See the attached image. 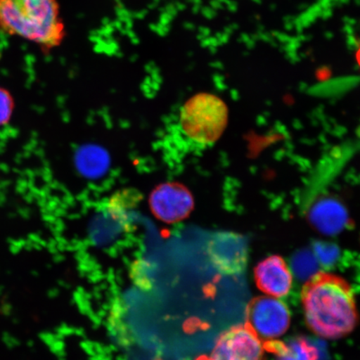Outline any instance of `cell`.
Returning a JSON list of instances; mask_svg holds the SVG:
<instances>
[{"label":"cell","instance_id":"6da1fadb","mask_svg":"<svg viewBox=\"0 0 360 360\" xmlns=\"http://www.w3.org/2000/svg\"><path fill=\"white\" fill-rule=\"evenodd\" d=\"M301 299L306 323L319 336L340 339L357 326L354 292L343 278L330 273L315 274L305 283Z\"/></svg>","mask_w":360,"mask_h":360},{"label":"cell","instance_id":"7a4b0ae2","mask_svg":"<svg viewBox=\"0 0 360 360\" xmlns=\"http://www.w3.org/2000/svg\"><path fill=\"white\" fill-rule=\"evenodd\" d=\"M0 32L51 49L66 31L58 0H0Z\"/></svg>","mask_w":360,"mask_h":360},{"label":"cell","instance_id":"3957f363","mask_svg":"<svg viewBox=\"0 0 360 360\" xmlns=\"http://www.w3.org/2000/svg\"><path fill=\"white\" fill-rule=\"evenodd\" d=\"M228 108L221 98L209 93L195 94L181 108L179 128L197 146L214 145L228 123Z\"/></svg>","mask_w":360,"mask_h":360},{"label":"cell","instance_id":"277c9868","mask_svg":"<svg viewBox=\"0 0 360 360\" xmlns=\"http://www.w3.org/2000/svg\"><path fill=\"white\" fill-rule=\"evenodd\" d=\"M246 321L261 340H272L288 330L290 313L282 301L271 296H259L248 304Z\"/></svg>","mask_w":360,"mask_h":360},{"label":"cell","instance_id":"5b68a950","mask_svg":"<svg viewBox=\"0 0 360 360\" xmlns=\"http://www.w3.org/2000/svg\"><path fill=\"white\" fill-rule=\"evenodd\" d=\"M264 345L257 335L245 326L224 332L205 360H263Z\"/></svg>","mask_w":360,"mask_h":360},{"label":"cell","instance_id":"8992f818","mask_svg":"<svg viewBox=\"0 0 360 360\" xmlns=\"http://www.w3.org/2000/svg\"><path fill=\"white\" fill-rule=\"evenodd\" d=\"M255 280L261 291L276 298L286 295L292 283L285 260L278 255L269 256L257 264L255 269Z\"/></svg>","mask_w":360,"mask_h":360},{"label":"cell","instance_id":"52a82bcc","mask_svg":"<svg viewBox=\"0 0 360 360\" xmlns=\"http://www.w3.org/2000/svg\"><path fill=\"white\" fill-rule=\"evenodd\" d=\"M264 349L276 355L278 360H318L316 348L302 337L295 338L289 342L267 340Z\"/></svg>","mask_w":360,"mask_h":360},{"label":"cell","instance_id":"ba28073f","mask_svg":"<svg viewBox=\"0 0 360 360\" xmlns=\"http://www.w3.org/2000/svg\"><path fill=\"white\" fill-rule=\"evenodd\" d=\"M12 100L6 90L0 88V124L10 118L12 111Z\"/></svg>","mask_w":360,"mask_h":360},{"label":"cell","instance_id":"9c48e42d","mask_svg":"<svg viewBox=\"0 0 360 360\" xmlns=\"http://www.w3.org/2000/svg\"><path fill=\"white\" fill-rule=\"evenodd\" d=\"M357 61H358L359 65L360 66V49H359V51L357 53Z\"/></svg>","mask_w":360,"mask_h":360}]
</instances>
